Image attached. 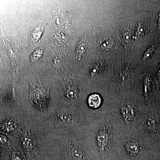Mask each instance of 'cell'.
<instances>
[{"label":"cell","mask_w":160,"mask_h":160,"mask_svg":"<svg viewBox=\"0 0 160 160\" xmlns=\"http://www.w3.org/2000/svg\"><path fill=\"white\" fill-rule=\"evenodd\" d=\"M88 102L89 106L91 108H97L101 104V98L97 94H93L89 96Z\"/></svg>","instance_id":"1"},{"label":"cell","mask_w":160,"mask_h":160,"mask_svg":"<svg viewBox=\"0 0 160 160\" xmlns=\"http://www.w3.org/2000/svg\"><path fill=\"white\" fill-rule=\"evenodd\" d=\"M70 150L71 156L76 160H81L83 157L82 152L78 148L70 145Z\"/></svg>","instance_id":"2"},{"label":"cell","mask_w":160,"mask_h":160,"mask_svg":"<svg viewBox=\"0 0 160 160\" xmlns=\"http://www.w3.org/2000/svg\"><path fill=\"white\" fill-rule=\"evenodd\" d=\"M127 150L129 152L136 153L138 151V146L136 142H130L127 143L126 145Z\"/></svg>","instance_id":"3"},{"label":"cell","mask_w":160,"mask_h":160,"mask_svg":"<svg viewBox=\"0 0 160 160\" xmlns=\"http://www.w3.org/2000/svg\"><path fill=\"white\" fill-rule=\"evenodd\" d=\"M145 25L142 23L138 24L136 31V37L138 38L139 36H142L146 32V28Z\"/></svg>","instance_id":"4"},{"label":"cell","mask_w":160,"mask_h":160,"mask_svg":"<svg viewBox=\"0 0 160 160\" xmlns=\"http://www.w3.org/2000/svg\"><path fill=\"white\" fill-rule=\"evenodd\" d=\"M154 46H151L150 47H149L147 49V51H146V53L144 54V57H143V59L144 60H147V59H149L151 55L154 52Z\"/></svg>","instance_id":"5"},{"label":"cell","mask_w":160,"mask_h":160,"mask_svg":"<svg viewBox=\"0 0 160 160\" xmlns=\"http://www.w3.org/2000/svg\"><path fill=\"white\" fill-rule=\"evenodd\" d=\"M86 45L83 42H81L78 45V49H77V51H78V55H81V54H82L83 53H84L85 51H86Z\"/></svg>","instance_id":"6"},{"label":"cell","mask_w":160,"mask_h":160,"mask_svg":"<svg viewBox=\"0 0 160 160\" xmlns=\"http://www.w3.org/2000/svg\"><path fill=\"white\" fill-rule=\"evenodd\" d=\"M42 50L40 49H37L33 53V55H32V60H34V61H36L38 60L39 58L41 56L42 54Z\"/></svg>","instance_id":"7"},{"label":"cell","mask_w":160,"mask_h":160,"mask_svg":"<svg viewBox=\"0 0 160 160\" xmlns=\"http://www.w3.org/2000/svg\"><path fill=\"white\" fill-rule=\"evenodd\" d=\"M122 39L123 40H124V41H125V42L128 43L130 39V32H124L122 35Z\"/></svg>","instance_id":"8"},{"label":"cell","mask_w":160,"mask_h":160,"mask_svg":"<svg viewBox=\"0 0 160 160\" xmlns=\"http://www.w3.org/2000/svg\"><path fill=\"white\" fill-rule=\"evenodd\" d=\"M158 26L160 27V13L159 14L158 18Z\"/></svg>","instance_id":"9"}]
</instances>
